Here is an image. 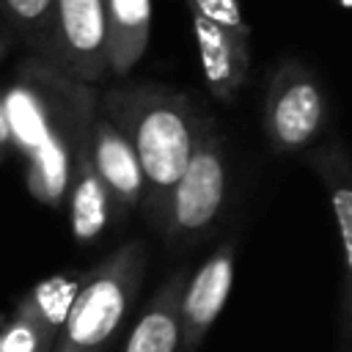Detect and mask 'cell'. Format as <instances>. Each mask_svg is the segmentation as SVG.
<instances>
[{"label":"cell","instance_id":"cell-14","mask_svg":"<svg viewBox=\"0 0 352 352\" xmlns=\"http://www.w3.org/2000/svg\"><path fill=\"white\" fill-rule=\"evenodd\" d=\"M80 283H82V275H77V272H58V275L47 278L19 297L14 316H19V319L30 322L33 327L58 338V333L69 316V308L80 292Z\"/></svg>","mask_w":352,"mask_h":352},{"label":"cell","instance_id":"cell-17","mask_svg":"<svg viewBox=\"0 0 352 352\" xmlns=\"http://www.w3.org/2000/svg\"><path fill=\"white\" fill-rule=\"evenodd\" d=\"M11 47H14V36L3 28V22H0V63L8 58V52H11Z\"/></svg>","mask_w":352,"mask_h":352},{"label":"cell","instance_id":"cell-8","mask_svg":"<svg viewBox=\"0 0 352 352\" xmlns=\"http://www.w3.org/2000/svg\"><path fill=\"white\" fill-rule=\"evenodd\" d=\"M234 242H223L190 278H184L179 297V322H182V349L195 352L206 338L209 327L226 308L234 283Z\"/></svg>","mask_w":352,"mask_h":352},{"label":"cell","instance_id":"cell-16","mask_svg":"<svg viewBox=\"0 0 352 352\" xmlns=\"http://www.w3.org/2000/svg\"><path fill=\"white\" fill-rule=\"evenodd\" d=\"M55 338L19 316H8L0 324V352H52Z\"/></svg>","mask_w":352,"mask_h":352},{"label":"cell","instance_id":"cell-7","mask_svg":"<svg viewBox=\"0 0 352 352\" xmlns=\"http://www.w3.org/2000/svg\"><path fill=\"white\" fill-rule=\"evenodd\" d=\"M96 96V85H85L77 99L55 118L41 143L25 157V184L30 195L50 209L63 206L77 151L85 146L91 132Z\"/></svg>","mask_w":352,"mask_h":352},{"label":"cell","instance_id":"cell-9","mask_svg":"<svg viewBox=\"0 0 352 352\" xmlns=\"http://www.w3.org/2000/svg\"><path fill=\"white\" fill-rule=\"evenodd\" d=\"M88 160L121 214L140 206L143 173H140L138 157L129 140L124 138V132L99 107L94 113L91 132H88Z\"/></svg>","mask_w":352,"mask_h":352},{"label":"cell","instance_id":"cell-2","mask_svg":"<svg viewBox=\"0 0 352 352\" xmlns=\"http://www.w3.org/2000/svg\"><path fill=\"white\" fill-rule=\"evenodd\" d=\"M146 272V245L132 239L82 275L52 352H107Z\"/></svg>","mask_w":352,"mask_h":352},{"label":"cell","instance_id":"cell-4","mask_svg":"<svg viewBox=\"0 0 352 352\" xmlns=\"http://www.w3.org/2000/svg\"><path fill=\"white\" fill-rule=\"evenodd\" d=\"M201 77L217 102H234L250 69V25L239 0H184Z\"/></svg>","mask_w":352,"mask_h":352},{"label":"cell","instance_id":"cell-11","mask_svg":"<svg viewBox=\"0 0 352 352\" xmlns=\"http://www.w3.org/2000/svg\"><path fill=\"white\" fill-rule=\"evenodd\" d=\"M184 278L187 272L176 270L160 283V289L138 316L135 327L129 330L121 352H179L182 349L179 297H182Z\"/></svg>","mask_w":352,"mask_h":352},{"label":"cell","instance_id":"cell-12","mask_svg":"<svg viewBox=\"0 0 352 352\" xmlns=\"http://www.w3.org/2000/svg\"><path fill=\"white\" fill-rule=\"evenodd\" d=\"M311 168L324 184L333 226L341 242V264H344V294H349L352 278V165L344 146H322L308 154Z\"/></svg>","mask_w":352,"mask_h":352},{"label":"cell","instance_id":"cell-3","mask_svg":"<svg viewBox=\"0 0 352 352\" xmlns=\"http://www.w3.org/2000/svg\"><path fill=\"white\" fill-rule=\"evenodd\" d=\"M228 198V157L226 140L214 121H206V129L168 192L165 212L160 220V234L168 248H182L204 239L223 214Z\"/></svg>","mask_w":352,"mask_h":352},{"label":"cell","instance_id":"cell-15","mask_svg":"<svg viewBox=\"0 0 352 352\" xmlns=\"http://www.w3.org/2000/svg\"><path fill=\"white\" fill-rule=\"evenodd\" d=\"M52 6L55 0H0V22L14 41H22L28 58L38 60L44 52Z\"/></svg>","mask_w":352,"mask_h":352},{"label":"cell","instance_id":"cell-13","mask_svg":"<svg viewBox=\"0 0 352 352\" xmlns=\"http://www.w3.org/2000/svg\"><path fill=\"white\" fill-rule=\"evenodd\" d=\"M107 74L126 77L151 38V0H104Z\"/></svg>","mask_w":352,"mask_h":352},{"label":"cell","instance_id":"cell-18","mask_svg":"<svg viewBox=\"0 0 352 352\" xmlns=\"http://www.w3.org/2000/svg\"><path fill=\"white\" fill-rule=\"evenodd\" d=\"M8 151H11V143H8V129H6V118H3V107H0V162L6 160Z\"/></svg>","mask_w":352,"mask_h":352},{"label":"cell","instance_id":"cell-5","mask_svg":"<svg viewBox=\"0 0 352 352\" xmlns=\"http://www.w3.org/2000/svg\"><path fill=\"white\" fill-rule=\"evenodd\" d=\"M327 121V99L316 74L289 58L270 77L261 124L275 154H294L308 148Z\"/></svg>","mask_w":352,"mask_h":352},{"label":"cell","instance_id":"cell-6","mask_svg":"<svg viewBox=\"0 0 352 352\" xmlns=\"http://www.w3.org/2000/svg\"><path fill=\"white\" fill-rule=\"evenodd\" d=\"M41 63L69 80L96 85L107 77L104 0H55Z\"/></svg>","mask_w":352,"mask_h":352},{"label":"cell","instance_id":"cell-1","mask_svg":"<svg viewBox=\"0 0 352 352\" xmlns=\"http://www.w3.org/2000/svg\"><path fill=\"white\" fill-rule=\"evenodd\" d=\"M96 107L129 140L143 173V212L160 228L168 192L187 168L206 121L195 102L173 88L151 82H124L99 91Z\"/></svg>","mask_w":352,"mask_h":352},{"label":"cell","instance_id":"cell-10","mask_svg":"<svg viewBox=\"0 0 352 352\" xmlns=\"http://www.w3.org/2000/svg\"><path fill=\"white\" fill-rule=\"evenodd\" d=\"M63 204H66V212H69L72 236L80 245L96 242L107 231V226L113 223V214L118 212L110 192L104 190V184L99 182V176H96V170L88 160V140L77 151Z\"/></svg>","mask_w":352,"mask_h":352},{"label":"cell","instance_id":"cell-19","mask_svg":"<svg viewBox=\"0 0 352 352\" xmlns=\"http://www.w3.org/2000/svg\"><path fill=\"white\" fill-rule=\"evenodd\" d=\"M336 3H338L341 11H349V8H352V0H336Z\"/></svg>","mask_w":352,"mask_h":352}]
</instances>
